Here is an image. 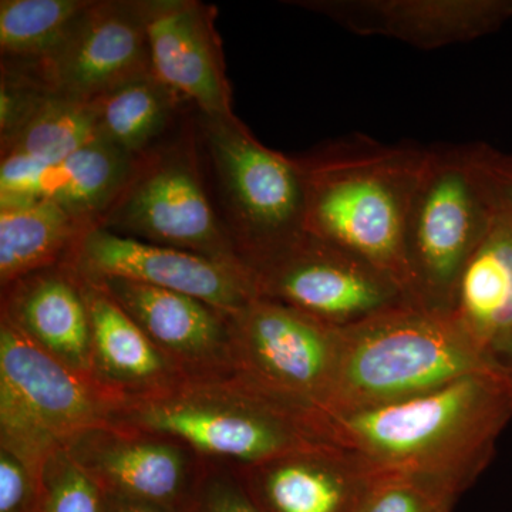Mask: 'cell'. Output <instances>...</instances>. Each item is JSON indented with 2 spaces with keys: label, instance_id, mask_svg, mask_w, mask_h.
<instances>
[{
  "label": "cell",
  "instance_id": "9a60e30c",
  "mask_svg": "<svg viewBox=\"0 0 512 512\" xmlns=\"http://www.w3.org/2000/svg\"><path fill=\"white\" fill-rule=\"evenodd\" d=\"M360 36L424 50L471 42L512 19V0H302L293 2Z\"/></svg>",
  "mask_w": 512,
  "mask_h": 512
},
{
  "label": "cell",
  "instance_id": "52a82bcc",
  "mask_svg": "<svg viewBox=\"0 0 512 512\" xmlns=\"http://www.w3.org/2000/svg\"><path fill=\"white\" fill-rule=\"evenodd\" d=\"M195 131L144 158L96 227L244 266L205 184Z\"/></svg>",
  "mask_w": 512,
  "mask_h": 512
},
{
  "label": "cell",
  "instance_id": "8fae6325",
  "mask_svg": "<svg viewBox=\"0 0 512 512\" xmlns=\"http://www.w3.org/2000/svg\"><path fill=\"white\" fill-rule=\"evenodd\" d=\"M67 453L107 494L188 512L208 461L165 434L104 424L66 444Z\"/></svg>",
  "mask_w": 512,
  "mask_h": 512
},
{
  "label": "cell",
  "instance_id": "2e32d148",
  "mask_svg": "<svg viewBox=\"0 0 512 512\" xmlns=\"http://www.w3.org/2000/svg\"><path fill=\"white\" fill-rule=\"evenodd\" d=\"M90 279L119 303L181 375L235 370L227 313L185 293L120 278Z\"/></svg>",
  "mask_w": 512,
  "mask_h": 512
},
{
  "label": "cell",
  "instance_id": "cb8c5ba5",
  "mask_svg": "<svg viewBox=\"0 0 512 512\" xmlns=\"http://www.w3.org/2000/svg\"><path fill=\"white\" fill-rule=\"evenodd\" d=\"M100 140L92 101L53 94L18 133L0 144V160L52 165Z\"/></svg>",
  "mask_w": 512,
  "mask_h": 512
},
{
  "label": "cell",
  "instance_id": "484cf974",
  "mask_svg": "<svg viewBox=\"0 0 512 512\" xmlns=\"http://www.w3.org/2000/svg\"><path fill=\"white\" fill-rule=\"evenodd\" d=\"M40 512H104V493L66 448L46 461Z\"/></svg>",
  "mask_w": 512,
  "mask_h": 512
},
{
  "label": "cell",
  "instance_id": "ffe728a7",
  "mask_svg": "<svg viewBox=\"0 0 512 512\" xmlns=\"http://www.w3.org/2000/svg\"><path fill=\"white\" fill-rule=\"evenodd\" d=\"M74 272L89 312L93 373L101 386L121 399L183 377L109 293L93 279Z\"/></svg>",
  "mask_w": 512,
  "mask_h": 512
},
{
  "label": "cell",
  "instance_id": "ac0fdd59",
  "mask_svg": "<svg viewBox=\"0 0 512 512\" xmlns=\"http://www.w3.org/2000/svg\"><path fill=\"white\" fill-rule=\"evenodd\" d=\"M143 160L97 140L52 165L0 160V207L47 200L92 222L117 200Z\"/></svg>",
  "mask_w": 512,
  "mask_h": 512
},
{
  "label": "cell",
  "instance_id": "ba28073f",
  "mask_svg": "<svg viewBox=\"0 0 512 512\" xmlns=\"http://www.w3.org/2000/svg\"><path fill=\"white\" fill-rule=\"evenodd\" d=\"M494 215L468 146L433 148L407 225L414 303L451 312L461 272Z\"/></svg>",
  "mask_w": 512,
  "mask_h": 512
},
{
  "label": "cell",
  "instance_id": "e0dca14e",
  "mask_svg": "<svg viewBox=\"0 0 512 512\" xmlns=\"http://www.w3.org/2000/svg\"><path fill=\"white\" fill-rule=\"evenodd\" d=\"M265 512H355L383 476L348 448L326 446L235 467Z\"/></svg>",
  "mask_w": 512,
  "mask_h": 512
},
{
  "label": "cell",
  "instance_id": "8992f818",
  "mask_svg": "<svg viewBox=\"0 0 512 512\" xmlns=\"http://www.w3.org/2000/svg\"><path fill=\"white\" fill-rule=\"evenodd\" d=\"M197 120L222 221L244 266L303 234L305 181L296 158L259 143L235 114Z\"/></svg>",
  "mask_w": 512,
  "mask_h": 512
},
{
  "label": "cell",
  "instance_id": "4316f807",
  "mask_svg": "<svg viewBox=\"0 0 512 512\" xmlns=\"http://www.w3.org/2000/svg\"><path fill=\"white\" fill-rule=\"evenodd\" d=\"M458 498L400 474H383L377 478L355 512H453Z\"/></svg>",
  "mask_w": 512,
  "mask_h": 512
},
{
  "label": "cell",
  "instance_id": "30bf717a",
  "mask_svg": "<svg viewBox=\"0 0 512 512\" xmlns=\"http://www.w3.org/2000/svg\"><path fill=\"white\" fill-rule=\"evenodd\" d=\"M234 369L249 380L325 414L339 328L284 303L255 298L229 315Z\"/></svg>",
  "mask_w": 512,
  "mask_h": 512
},
{
  "label": "cell",
  "instance_id": "d6a6232c",
  "mask_svg": "<svg viewBox=\"0 0 512 512\" xmlns=\"http://www.w3.org/2000/svg\"><path fill=\"white\" fill-rule=\"evenodd\" d=\"M104 493V491H103ZM104 512H174L158 505L128 500L119 495L104 493Z\"/></svg>",
  "mask_w": 512,
  "mask_h": 512
},
{
  "label": "cell",
  "instance_id": "d6986e66",
  "mask_svg": "<svg viewBox=\"0 0 512 512\" xmlns=\"http://www.w3.org/2000/svg\"><path fill=\"white\" fill-rule=\"evenodd\" d=\"M0 318L63 365L94 379L89 312L69 265L50 266L3 288Z\"/></svg>",
  "mask_w": 512,
  "mask_h": 512
},
{
  "label": "cell",
  "instance_id": "1f68e13d",
  "mask_svg": "<svg viewBox=\"0 0 512 512\" xmlns=\"http://www.w3.org/2000/svg\"><path fill=\"white\" fill-rule=\"evenodd\" d=\"M487 355L512 386V329L490 346Z\"/></svg>",
  "mask_w": 512,
  "mask_h": 512
},
{
  "label": "cell",
  "instance_id": "d4e9b609",
  "mask_svg": "<svg viewBox=\"0 0 512 512\" xmlns=\"http://www.w3.org/2000/svg\"><path fill=\"white\" fill-rule=\"evenodd\" d=\"M92 0H2L0 55L3 63L33 64L66 39Z\"/></svg>",
  "mask_w": 512,
  "mask_h": 512
},
{
  "label": "cell",
  "instance_id": "277c9868",
  "mask_svg": "<svg viewBox=\"0 0 512 512\" xmlns=\"http://www.w3.org/2000/svg\"><path fill=\"white\" fill-rule=\"evenodd\" d=\"M491 366L453 312L402 303L339 329L325 416L402 402Z\"/></svg>",
  "mask_w": 512,
  "mask_h": 512
},
{
  "label": "cell",
  "instance_id": "f546056e",
  "mask_svg": "<svg viewBox=\"0 0 512 512\" xmlns=\"http://www.w3.org/2000/svg\"><path fill=\"white\" fill-rule=\"evenodd\" d=\"M42 476L0 448V512H40Z\"/></svg>",
  "mask_w": 512,
  "mask_h": 512
},
{
  "label": "cell",
  "instance_id": "f1b7e54d",
  "mask_svg": "<svg viewBox=\"0 0 512 512\" xmlns=\"http://www.w3.org/2000/svg\"><path fill=\"white\" fill-rule=\"evenodd\" d=\"M188 512H265L234 466L208 461L207 473Z\"/></svg>",
  "mask_w": 512,
  "mask_h": 512
},
{
  "label": "cell",
  "instance_id": "4dcf8cb0",
  "mask_svg": "<svg viewBox=\"0 0 512 512\" xmlns=\"http://www.w3.org/2000/svg\"><path fill=\"white\" fill-rule=\"evenodd\" d=\"M471 163L494 211L512 222V154L485 144H470Z\"/></svg>",
  "mask_w": 512,
  "mask_h": 512
},
{
  "label": "cell",
  "instance_id": "5bb4252c",
  "mask_svg": "<svg viewBox=\"0 0 512 512\" xmlns=\"http://www.w3.org/2000/svg\"><path fill=\"white\" fill-rule=\"evenodd\" d=\"M140 6L154 77L202 116H234L214 8L197 0Z\"/></svg>",
  "mask_w": 512,
  "mask_h": 512
},
{
  "label": "cell",
  "instance_id": "3957f363",
  "mask_svg": "<svg viewBox=\"0 0 512 512\" xmlns=\"http://www.w3.org/2000/svg\"><path fill=\"white\" fill-rule=\"evenodd\" d=\"M110 423L174 437L204 460L234 467L338 446L325 414L237 370L183 376L160 389L121 397Z\"/></svg>",
  "mask_w": 512,
  "mask_h": 512
},
{
  "label": "cell",
  "instance_id": "7a4b0ae2",
  "mask_svg": "<svg viewBox=\"0 0 512 512\" xmlns=\"http://www.w3.org/2000/svg\"><path fill=\"white\" fill-rule=\"evenodd\" d=\"M431 154L352 134L295 157L305 181V231L375 266L412 303L407 225Z\"/></svg>",
  "mask_w": 512,
  "mask_h": 512
},
{
  "label": "cell",
  "instance_id": "44dd1931",
  "mask_svg": "<svg viewBox=\"0 0 512 512\" xmlns=\"http://www.w3.org/2000/svg\"><path fill=\"white\" fill-rule=\"evenodd\" d=\"M451 312L485 353L512 329V222L498 212L461 272Z\"/></svg>",
  "mask_w": 512,
  "mask_h": 512
},
{
  "label": "cell",
  "instance_id": "7c38bea8",
  "mask_svg": "<svg viewBox=\"0 0 512 512\" xmlns=\"http://www.w3.org/2000/svg\"><path fill=\"white\" fill-rule=\"evenodd\" d=\"M15 66L32 73L50 93L82 101L154 76L140 0H92L49 56Z\"/></svg>",
  "mask_w": 512,
  "mask_h": 512
},
{
  "label": "cell",
  "instance_id": "6da1fadb",
  "mask_svg": "<svg viewBox=\"0 0 512 512\" xmlns=\"http://www.w3.org/2000/svg\"><path fill=\"white\" fill-rule=\"evenodd\" d=\"M512 419V386L495 366L376 409L330 417L338 446L383 474L460 498L490 464Z\"/></svg>",
  "mask_w": 512,
  "mask_h": 512
},
{
  "label": "cell",
  "instance_id": "4fadbf2b",
  "mask_svg": "<svg viewBox=\"0 0 512 512\" xmlns=\"http://www.w3.org/2000/svg\"><path fill=\"white\" fill-rule=\"evenodd\" d=\"M64 264L90 278H120L185 293L227 315L256 298L244 266L124 237L101 227L84 232Z\"/></svg>",
  "mask_w": 512,
  "mask_h": 512
},
{
  "label": "cell",
  "instance_id": "5b68a950",
  "mask_svg": "<svg viewBox=\"0 0 512 512\" xmlns=\"http://www.w3.org/2000/svg\"><path fill=\"white\" fill-rule=\"evenodd\" d=\"M119 400L0 318V448L37 476L69 441L110 424Z\"/></svg>",
  "mask_w": 512,
  "mask_h": 512
},
{
  "label": "cell",
  "instance_id": "9c48e42d",
  "mask_svg": "<svg viewBox=\"0 0 512 512\" xmlns=\"http://www.w3.org/2000/svg\"><path fill=\"white\" fill-rule=\"evenodd\" d=\"M245 269L256 298L284 303L333 328L412 303L375 266L306 231L251 259Z\"/></svg>",
  "mask_w": 512,
  "mask_h": 512
},
{
  "label": "cell",
  "instance_id": "7402d4cb",
  "mask_svg": "<svg viewBox=\"0 0 512 512\" xmlns=\"http://www.w3.org/2000/svg\"><path fill=\"white\" fill-rule=\"evenodd\" d=\"M92 222L53 201L0 207V286L63 264Z\"/></svg>",
  "mask_w": 512,
  "mask_h": 512
},
{
  "label": "cell",
  "instance_id": "83f0119b",
  "mask_svg": "<svg viewBox=\"0 0 512 512\" xmlns=\"http://www.w3.org/2000/svg\"><path fill=\"white\" fill-rule=\"evenodd\" d=\"M53 93L23 67L0 66V144L25 126Z\"/></svg>",
  "mask_w": 512,
  "mask_h": 512
},
{
  "label": "cell",
  "instance_id": "603a6c76",
  "mask_svg": "<svg viewBox=\"0 0 512 512\" xmlns=\"http://www.w3.org/2000/svg\"><path fill=\"white\" fill-rule=\"evenodd\" d=\"M92 103L100 140L136 160L168 143L165 138L188 106L154 76L123 84Z\"/></svg>",
  "mask_w": 512,
  "mask_h": 512
}]
</instances>
